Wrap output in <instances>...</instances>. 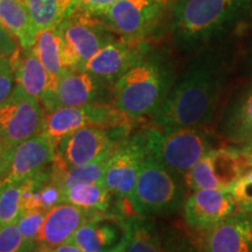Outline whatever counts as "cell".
<instances>
[{"label": "cell", "mask_w": 252, "mask_h": 252, "mask_svg": "<svg viewBox=\"0 0 252 252\" xmlns=\"http://www.w3.org/2000/svg\"><path fill=\"white\" fill-rule=\"evenodd\" d=\"M225 82L223 59L203 53L175 81L161 108L151 118L159 128L203 127L215 117Z\"/></svg>", "instance_id": "6da1fadb"}, {"label": "cell", "mask_w": 252, "mask_h": 252, "mask_svg": "<svg viewBox=\"0 0 252 252\" xmlns=\"http://www.w3.org/2000/svg\"><path fill=\"white\" fill-rule=\"evenodd\" d=\"M174 65L162 50H151L113 84V105L133 121L161 108L175 83Z\"/></svg>", "instance_id": "7a4b0ae2"}, {"label": "cell", "mask_w": 252, "mask_h": 252, "mask_svg": "<svg viewBox=\"0 0 252 252\" xmlns=\"http://www.w3.org/2000/svg\"><path fill=\"white\" fill-rule=\"evenodd\" d=\"M250 0H176L173 6V34L181 48L208 43L237 23Z\"/></svg>", "instance_id": "3957f363"}, {"label": "cell", "mask_w": 252, "mask_h": 252, "mask_svg": "<svg viewBox=\"0 0 252 252\" xmlns=\"http://www.w3.org/2000/svg\"><path fill=\"white\" fill-rule=\"evenodd\" d=\"M144 132L147 153L184 176L209 151L220 146V138L208 126L159 128L151 125Z\"/></svg>", "instance_id": "277c9868"}, {"label": "cell", "mask_w": 252, "mask_h": 252, "mask_svg": "<svg viewBox=\"0 0 252 252\" xmlns=\"http://www.w3.org/2000/svg\"><path fill=\"white\" fill-rule=\"evenodd\" d=\"M187 190L184 175L168 169L147 153L135 182L132 209L134 215H173L184 208Z\"/></svg>", "instance_id": "5b68a950"}, {"label": "cell", "mask_w": 252, "mask_h": 252, "mask_svg": "<svg viewBox=\"0 0 252 252\" xmlns=\"http://www.w3.org/2000/svg\"><path fill=\"white\" fill-rule=\"evenodd\" d=\"M147 156L145 132L131 133L119 144L110 158L103 184L116 197L115 213L122 216L134 215L132 197L140 166Z\"/></svg>", "instance_id": "8992f818"}, {"label": "cell", "mask_w": 252, "mask_h": 252, "mask_svg": "<svg viewBox=\"0 0 252 252\" xmlns=\"http://www.w3.org/2000/svg\"><path fill=\"white\" fill-rule=\"evenodd\" d=\"M59 30L64 69H81L98 50L115 40V33L98 17L80 7L59 25Z\"/></svg>", "instance_id": "52a82bcc"}, {"label": "cell", "mask_w": 252, "mask_h": 252, "mask_svg": "<svg viewBox=\"0 0 252 252\" xmlns=\"http://www.w3.org/2000/svg\"><path fill=\"white\" fill-rule=\"evenodd\" d=\"M132 125L86 126L64 137L58 145V161L65 168L111 157L131 134Z\"/></svg>", "instance_id": "ba28073f"}, {"label": "cell", "mask_w": 252, "mask_h": 252, "mask_svg": "<svg viewBox=\"0 0 252 252\" xmlns=\"http://www.w3.org/2000/svg\"><path fill=\"white\" fill-rule=\"evenodd\" d=\"M112 87L84 69H64L40 102L45 112L64 106L113 104Z\"/></svg>", "instance_id": "9c48e42d"}, {"label": "cell", "mask_w": 252, "mask_h": 252, "mask_svg": "<svg viewBox=\"0 0 252 252\" xmlns=\"http://www.w3.org/2000/svg\"><path fill=\"white\" fill-rule=\"evenodd\" d=\"M137 122L116 108L113 104H88L64 106L45 112L40 134L52 140L56 146L63 138L86 126H122Z\"/></svg>", "instance_id": "30bf717a"}, {"label": "cell", "mask_w": 252, "mask_h": 252, "mask_svg": "<svg viewBox=\"0 0 252 252\" xmlns=\"http://www.w3.org/2000/svg\"><path fill=\"white\" fill-rule=\"evenodd\" d=\"M251 166L237 146H219L209 151L185 175L189 191L197 189L230 190Z\"/></svg>", "instance_id": "8fae6325"}, {"label": "cell", "mask_w": 252, "mask_h": 252, "mask_svg": "<svg viewBox=\"0 0 252 252\" xmlns=\"http://www.w3.org/2000/svg\"><path fill=\"white\" fill-rule=\"evenodd\" d=\"M176 0H118L98 17L112 33L127 39H146Z\"/></svg>", "instance_id": "7c38bea8"}, {"label": "cell", "mask_w": 252, "mask_h": 252, "mask_svg": "<svg viewBox=\"0 0 252 252\" xmlns=\"http://www.w3.org/2000/svg\"><path fill=\"white\" fill-rule=\"evenodd\" d=\"M45 109L36 97L15 84L9 97L0 105V140L8 147L40 134Z\"/></svg>", "instance_id": "4fadbf2b"}, {"label": "cell", "mask_w": 252, "mask_h": 252, "mask_svg": "<svg viewBox=\"0 0 252 252\" xmlns=\"http://www.w3.org/2000/svg\"><path fill=\"white\" fill-rule=\"evenodd\" d=\"M151 50L152 46L146 39L119 37L98 50L81 69L113 86L119 77L134 67Z\"/></svg>", "instance_id": "5bb4252c"}, {"label": "cell", "mask_w": 252, "mask_h": 252, "mask_svg": "<svg viewBox=\"0 0 252 252\" xmlns=\"http://www.w3.org/2000/svg\"><path fill=\"white\" fill-rule=\"evenodd\" d=\"M184 220L189 228L202 234L238 210L231 191L224 189H197L186 198Z\"/></svg>", "instance_id": "9a60e30c"}, {"label": "cell", "mask_w": 252, "mask_h": 252, "mask_svg": "<svg viewBox=\"0 0 252 252\" xmlns=\"http://www.w3.org/2000/svg\"><path fill=\"white\" fill-rule=\"evenodd\" d=\"M58 157V146L43 134H36L9 149L0 184L24 182L47 168Z\"/></svg>", "instance_id": "2e32d148"}, {"label": "cell", "mask_w": 252, "mask_h": 252, "mask_svg": "<svg viewBox=\"0 0 252 252\" xmlns=\"http://www.w3.org/2000/svg\"><path fill=\"white\" fill-rule=\"evenodd\" d=\"M67 243L84 252H119L126 248L125 217L117 213L96 214L80 226Z\"/></svg>", "instance_id": "e0dca14e"}, {"label": "cell", "mask_w": 252, "mask_h": 252, "mask_svg": "<svg viewBox=\"0 0 252 252\" xmlns=\"http://www.w3.org/2000/svg\"><path fill=\"white\" fill-rule=\"evenodd\" d=\"M201 235L202 252H252V212L237 210Z\"/></svg>", "instance_id": "ac0fdd59"}, {"label": "cell", "mask_w": 252, "mask_h": 252, "mask_svg": "<svg viewBox=\"0 0 252 252\" xmlns=\"http://www.w3.org/2000/svg\"><path fill=\"white\" fill-rule=\"evenodd\" d=\"M96 214L69 203L58 204L49 209L37 239L39 252H46L67 243L80 226Z\"/></svg>", "instance_id": "d6986e66"}, {"label": "cell", "mask_w": 252, "mask_h": 252, "mask_svg": "<svg viewBox=\"0 0 252 252\" xmlns=\"http://www.w3.org/2000/svg\"><path fill=\"white\" fill-rule=\"evenodd\" d=\"M64 203V189L56 179L53 163L49 167L24 181L21 207L28 210H45Z\"/></svg>", "instance_id": "ffe728a7"}, {"label": "cell", "mask_w": 252, "mask_h": 252, "mask_svg": "<svg viewBox=\"0 0 252 252\" xmlns=\"http://www.w3.org/2000/svg\"><path fill=\"white\" fill-rule=\"evenodd\" d=\"M220 133L235 146L252 143V84L228 106Z\"/></svg>", "instance_id": "44dd1931"}, {"label": "cell", "mask_w": 252, "mask_h": 252, "mask_svg": "<svg viewBox=\"0 0 252 252\" xmlns=\"http://www.w3.org/2000/svg\"><path fill=\"white\" fill-rule=\"evenodd\" d=\"M126 249L128 252H165L166 229H160L153 217H125Z\"/></svg>", "instance_id": "7402d4cb"}, {"label": "cell", "mask_w": 252, "mask_h": 252, "mask_svg": "<svg viewBox=\"0 0 252 252\" xmlns=\"http://www.w3.org/2000/svg\"><path fill=\"white\" fill-rule=\"evenodd\" d=\"M13 63L17 84L39 100L54 84L55 78L49 74L33 49H21Z\"/></svg>", "instance_id": "603a6c76"}, {"label": "cell", "mask_w": 252, "mask_h": 252, "mask_svg": "<svg viewBox=\"0 0 252 252\" xmlns=\"http://www.w3.org/2000/svg\"><path fill=\"white\" fill-rule=\"evenodd\" d=\"M0 24L13 34L21 49H33L39 32L21 0H0Z\"/></svg>", "instance_id": "cb8c5ba5"}, {"label": "cell", "mask_w": 252, "mask_h": 252, "mask_svg": "<svg viewBox=\"0 0 252 252\" xmlns=\"http://www.w3.org/2000/svg\"><path fill=\"white\" fill-rule=\"evenodd\" d=\"M64 203L91 213H115L116 197L103 181L78 184L64 189Z\"/></svg>", "instance_id": "d4e9b609"}, {"label": "cell", "mask_w": 252, "mask_h": 252, "mask_svg": "<svg viewBox=\"0 0 252 252\" xmlns=\"http://www.w3.org/2000/svg\"><path fill=\"white\" fill-rule=\"evenodd\" d=\"M37 32L58 27L80 7L78 0H21Z\"/></svg>", "instance_id": "484cf974"}, {"label": "cell", "mask_w": 252, "mask_h": 252, "mask_svg": "<svg viewBox=\"0 0 252 252\" xmlns=\"http://www.w3.org/2000/svg\"><path fill=\"white\" fill-rule=\"evenodd\" d=\"M33 52L55 80L64 70L62 63V36L59 26L40 31Z\"/></svg>", "instance_id": "4316f807"}, {"label": "cell", "mask_w": 252, "mask_h": 252, "mask_svg": "<svg viewBox=\"0 0 252 252\" xmlns=\"http://www.w3.org/2000/svg\"><path fill=\"white\" fill-rule=\"evenodd\" d=\"M24 182L0 184V226L15 223L23 213Z\"/></svg>", "instance_id": "83f0119b"}, {"label": "cell", "mask_w": 252, "mask_h": 252, "mask_svg": "<svg viewBox=\"0 0 252 252\" xmlns=\"http://www.w3.org/2000/svg\"><path fill=\"white\" fill-rule=\"evenodd\" d=\"M0 252H39V248L25 238L15 222L0 226Z\"/></svg>", "instance_id": "f1b7e54d"}, {"label": "cell", "mask_w": 252, "mask_h": 252, "mask_svg": "<svg viewBox=\"0 0 252 252\" xmlns=\"http://www.w3.org/2000/svg\"><path fill=\"white\" fill-rule=\"evenodd\" d=\"M46 214L47 212L45 210H28L21 213L17 220L21 234L32 243L37 244V239L40 237L41 230L45 223Z\"/></svg>", "instance_id": "f546056e"}, {"label": "cell", "mask_w": 252, "mask_h": 252, "mask_svg": "<svg viewBox=\"0 0 252 252\" xmlns=\"http://www.w3.org/2000/svg\"><path fill=\"white\" fill-rule=\"evenodd\" d=\"M238 210L252 212V167L230 189Z\"/></svg>", "instance_id": "4dcf8cb0"}, {"label": "cell", "mask_w": 252, "mask_h": 252, "mask_svg": "<svg viewBox=\"0 0 252 252\" xmlns=\"http://www.w3.org/2000/svg\"><path fill=\"white\" fill-rule=\"evenodd\" d=\"M165 252H202L198 244L185 232L174 228L166 229Z\"/></svg>", "instance_id": "1f68e13d"}, {"label": "cell", "mask_w": 252, "mask_h": 252, "mask_svg": "<svg viewBox=\"0 0 252 252\" xmlns=\"http://www.w3.org/2000/svg\"><path fill=\"white\" fill-rule=\"evenodd\" d=\"M15 84L14 63L11 59H4L0 62V105L8 98Z\"/></svg>", "instance_id": "d6a6232c"}, {"label": "cell", "mask_w": 252, "mask_h": 252, "mask_svg": "<svg viewBox=\"0 0 252 252\" xmlns=\"http://www.w3.org/2000/svg\"><path fill=\"white\" fill-rule=\"evenodd\" d=\"M116 1L118 0H78L80 8L94 17H100L105 13Z\"/></svg>", "instance_id": "836d02e7"}, {"label": "cell", "mask_w": 252, "mask_h": 252, "mask_svg": "<svg viewBox=\"0 0 252 252\" xmlns=\"http://www.w3.org/2000/svg\"><path fill=\"white\" fill-rule=\"evenodd\" d=\"M9 149L7 145H5L0 140V176L2 175V173L5 171L6 163H7V159H8V154H9Z\"/></svg>", "instance_id": "e575fe53"}, {"label": "cell", "mask_w": 252, "mask_h": 252, "mask_svg": "<svg viewBox=\"0 0 252 252\" xmlns=\"http://www.w3.org/2000/svg\"><path fill=\"white\" fill-rule=\"evenodd\" d=\"M46 252H84V251L81 250V249L76 247V245H74L71 243H64V244L59 245V247H56L54 249H52V250H48Z\"/></svg>", "instance_id": "d590c367"}, {"label": "cell", "mask_w": 252, "mask_h": 252, "mask_svg": "<svg viewBox=\"0 0 252 252\" xmlns=\"http://www.w3.org/2000/svg\"><path fill=\"white\" fill-rule=\"evenodd\" d=\"M237 147L239 149V151H241V152L243 153V156L245 157V159L248 160L249 165L252 167V143L241 145V146H237Z\"/></svg>", "instance_id": "8d00e7d4"}, {"label": "cell", "mask_w": 252, "mask_h": 252, "mask_svg": "<svg viewBox=\"0 0 252 252\" xmlns=\"http://www.w3.org/2000/svg\"><path fill=\"white\" fill-rule=\"evenodd\" d=\"M119 252H128V250L126 248H124V249H123V250H121Z\"/></svg>", "instance_id": "74e56055"}, {"label": "cell", "mask_w": 252, "mask_h": 252, "mask_svg": "<svg viewBox=\"0 0 252 252\" xmlns=\"http://www.w3.org/2000/svg\"><path fill=\"white\" fill-rule=\"evenodd\" d=\"M4 59H7V58H1V56H0V62H1Z\"/></svg>", "instance_id": "f35d334b"}]
</instances>
